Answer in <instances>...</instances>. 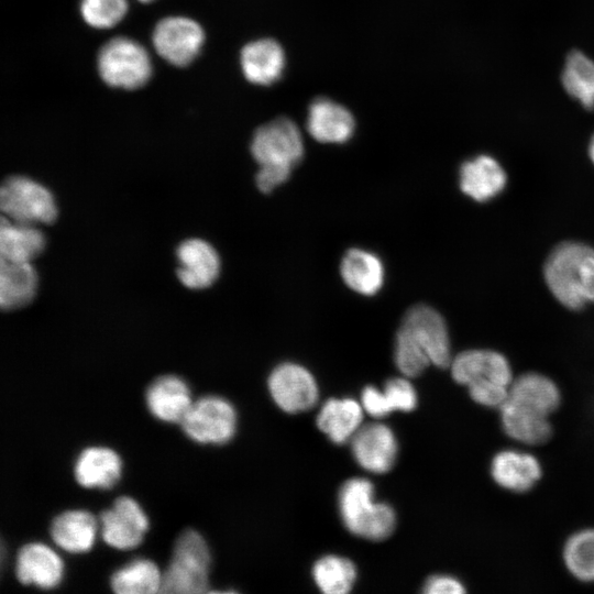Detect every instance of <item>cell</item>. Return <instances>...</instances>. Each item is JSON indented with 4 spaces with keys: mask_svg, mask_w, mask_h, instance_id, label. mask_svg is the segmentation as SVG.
Listing matches in <instances>:
<instances>
[{
    "mask_svg": "<svg viewBox=\"0 0 594 594\" xmlns=\"http://www.w3.org/2000/svg\"><path fill=\"white\" fill-rule=\"evenodd\" d=\"M98 72L107 85L130 90L148 81L152 64L143 45L133 38L118 36L100 48Z\"/></svg>",
    "mask_w": 594,
    "mask_h": 594,
    "instance_id": "277c9868",
    "label": "cell"
},
{
    "mask_svg": "<svg viewBox=\"0 0 594 594\" xmlns=\"http://www.w3.org/2000/svg\"><path fill=\"white\" fill-rule=\"evenodd\" d=\"M361 404L363 409L375 418H382L391 414L383 396V392L374 386H366L362 391Z\"/></svg>",
    "mask_w": 594,
    "mask_h": 594,
    "instance_id": "f35d334b",
    "label": "cell"
},
{
    "mask_svg": "<svg viewBox=\"0 0 594 594\" xmlns=\"http://www.w3.org/2000/svg\"><path fill=\"white\" fill-rule=\"evenodd\" d=\"M340 273L348 287L365 296L375 295L384 283L382 261L362 249H351L344 254Z\"/></svg>",
    "mask_w": 594,
    "mask_h": 594,
    "instance_id": "484cf974",
    "label": "cell"
},
{
    "mask_svg": "<svg viewBox=\"0 0 594 594\" xmlns=\"http://www.w3.org/2000/svg\"><path fill=\"white\" fill-rule=\"evenodd\" d=\"M544 279L557 300L571 310L594 302V250L583 243H561L547 258Z\"/></svg>",
    "mask_w": 594,
    "mask_h": 594,
    "instance_id": "6da1fadb",
    "label": "cell"
},
{
    "mask_svg": "<svg viewBox=\"0 0 594 594\" xmlns=\"http://www.w3.org/2000/svg\"><path fill=\"white\" fill-rule=\"evenodd\" d=\"M312 578L319 590L326 594L350 592L356 579V569L346 558L329 554L316 561Z\"/></svg>",
    "mask_w": 594,
    "mask_h": 594,
    "instance_id": "4dcf8cb0",
    "label": "cell"
},
{
    "mask_svg": "<svg viewBox=\"0 0 594 594\" xmlns=\"http://www.w3.org/2000/svg\"><path fill=\"white\" fill-rule=\"evenodd\" d=\"M36 288L37 275L32 263L0 261V305L3 310L28 305Z\"/></svg>",
    "mask_w": 594,
    "mask_h": 594,
    "instance_id": "83f0119b",
    "label": "cell"
},
{
    "mask_svg": "<svg viewBox=\"0 0 594 594\" xmlns=\"http://www.w3.org/2000/svg\"><path fill=\"white\" fill-rule=\"evenodd\" d=\"M466 387L471 398L485 407L501 408L509 395V386L493 381H479Z\"/></svg>",
    "mask_w": 594,
    "mask_h": 594,
    "instance_id": "d590c367",
    "label": "cell"
},
{
    "mask_svg": "<svg viewBox=\"0 0 594 594\" xmlns=\"http://www.w3.org/2000/svg\"><path fill=\"white\" fill-rule=\"evenodd\" d=\"M268 391L276 405L288 414L312 408L318 400V386L312 374L296 363H283L268 376Z\"/></svg>",
    "mask_w": 594,
    "mask_h": 594,
    "instance_id": "9c48e42d",
    "label": "cell"
},
{
    "mask_svg": "<svg viewBox=\"0 0 594 594\" xmlns=\"http://www.w3.org/2000/svg\"><path fill=\"white\" fill-rule=\"evenodd\" d=\"M150 413L158 420L180 424L193 400L187 383L180 377L166 374L156 377L145 392Z\"/></svg>",
    "mask_w": 594,
    "mask_h": 594,
    "instance_id": "ac0fdd59",
    "label": "cell"
},
{
    "mask_svg": "<svg viewBox=\"0 0 594 594\" xmlns=\"http://www.w3.org/2000/svg\"><path fill=\"white\" fill-rule=\"evenodd\" d=\"M383 396L389 411H411L417 406V393L410 382L404 377L388 380L383 388Z\"/></svg>",
    "mask_w": 594,
    "mask_h": 594,
    "instance_id": "e575fe53",
    "label": "cell"
},
{
    "mask_svg": "<svg viewBox=\"0 0 594 594\" xmlns=\"http://www.w3.org/2000/svg\"><path fill=\"white\" fill-rule=\"evenodd\" d=\"M128 11L127 0H81L84 21L95 29H109L118 24Z\"/></svg>",
    "mask_w": 594,
    "mask_h": 594,
    "instance_id": "836d02e7",
    "label": "cell"
},
{
    "mask_svg": "<svg viewBox=\"0 0 594 594\" xmlns=\"http://www.w3.org/2000/svg\"><path fill=\"white\" fill-rule=\"evenodd\" d=\"M508 399L549 417L559 407L561 394L549 377L539 373H526L512 382Z\"/></svg>",
    "mask_w": 594,
    "mask_h": 594,
    "instance_id": "4316f807",
    "label": "cell"
},
{
    "mask_svg": "<svg viewBox=\"0 0 594 594\" xmlns=\"http://www.w3.org/2000/svg\"><path fill=\"white\" fill-rule=\"evenodd\" d=\"M563 560L570 573L580 581H594V528L572 535L564 544Z\"/></svg>",
    "mask_w": 594,
    "mask_h": 594,
    "instance_id": "1f68e13d",
    "label": "cell"
},
{
    "mask_svg": "<svg viewBox=\"0 0 594 594\" xmlns=\"http://www.w3.org/2000/svg\"><path fill=\"white\" fill-rule=\"evenodd\" d=\"M45 248V237L35 224L6 217L0 227V257L11 262H32Z\"/></svg>",
    "mask_w": 594,
    "mask_h": 594,
    "instance_id": "d4e9b609",
    "label": "cell"
},
{
    "mask_svg": "<svg viewBox=\"0 0 594 594\" xmlns=\"http://www.w3.org/2000/svg\"><path fill=\"white\" fill-rule=\"evenodd\" d=\"M121 469V459L114 450L94 446L78 454L74 464V476L82 487L107 490L117 483Z\"/></svg>",
    "mask_w": 594,
    "mask_h": 594,
    "instance_id": "ffe728a7",
    "label": "cell"
},
{
    "mask_svg": "<svg viewBox=\"0 0 594 594\" xmlns=\"http://www.w3.org/2000/svg\"><path fill=\"white\" fill-rule=\"evenodd\" d=\"M97 520L84 509L65 510L51 522L50 536L54 543L70 553L90 550L95 542Z\"/></svg>",
    "mask_w": 594,
    "mask_h": 594,
    "instance_id": "7402d4cb",
    "label": "cell"
},
{
    "mask_svg": "<svg viewBox=\"0 0 594 594\" xmlns=\"http://www.w3.org/2000/svg\"><path fill=\"white\" fill-rule=\"evenodd\" d=\"M176 256L177 277L187 288H207L219 276V254L209 242L202 239L191 238L183 241L176 250Z\"/></svg>",
    "mask_w": 594,
    "mask_h": 594,
    "instance_id": "4fadbf2b",
    "label": "cell"
},
{
    "mask_svg": "<svg viewBox=\"0 0 594 594\" xmlns=\"http://www.w3.org/2000/svg\"><path fill=\"white\" fill-rule=\"evenodd\" d=\"M394 358L397 369L406 377L420 375L431 364L424 350L402 328L396 334Z\"/></svg>",
    "mask_w": 594,
    "mask_h": 594,
    "instance_id": "d6a6232c",
    "label": "cell"
},
{
    "mask_svg": "<svg viewBox=\"0 0 594 594\" xmlns=\"http://www.w3.org/2000/svg\"><path fill=\"white\" fill-rule=\"evenodd\" d=\"M290 167L280 165H262L256 174V186L264 193H271L276 186L285 183L290 174Z\"/></svg>",
    "mask_w": 594,
    "mask_h": 594,
    "instance_id": "8d00e7d4",
    "label": "cell"
},
{
    "mask_svg": "<svg viewBox=\"0 0 594 594\" xmlns=\"http://www.w3.org/2000/svg\"><path fill=\"white\" fill-rule=\"evenodd\" d=\"M541 472V465L534 455L517 450H503L491 463L493 480L501 487L516 493L532 488Z\"/></svg>",
    "mask_w": 594,
    "mask_h": 594,
    "instance_id": "44dd1931",
    "label": "cell"
},
{
    "mask_svg": "<svg viewBox=\"0 0 594 594\" xmlns=\"http://www.w3.org/2000/svg\"><path fill=\"white\" fill-rule=\"evenodd\" d=\"M211 556L202 536L185 529L176 539L160 593L198 594L209 586Z\"/></svg>",
    "mask_w": 594,
    "mask_h": 594,
    "instance_id": "3957f363",
    "label": "cell"
},
{
    "mask_svg": "<svg viewBox=\"0 0 594 594\" xmlns=\"http://www.w3.org/2000/svg\"><path fill=\"white\" fill-rule=\"evenodd\" d=\"M588 154H590V157L594 164V134L592 135L591 138V141H590V145H588Z\"/></svg>",
    "mask_w": 594,
    "mask_h": 594,
    "instance_id": "ab89813d",
    "label": "cell"
},
{
    "mask_svg": "<svg viewBox=\"0 0 594 594\" xmlns=\"http://www.w3.org/2000/svg\"><path fill=\"white\" fill-rule=\"evenodd\" d=\"M161 584L160 569L152 560L144 558L130 561L110 578V586L118 594L160 593Z\"/></svg>",
    "mask_w": 594,
    "mask_h": 594,
    "instance_id": "f546056e",
    "label": "cell"
},
{
    "mask_svg": "<svg viewBox=\"0 0 594 594\" xmlns=\"http://www.w3.org/2000/svg\"><path fill=\"white\" fill-rule=\"evenodd\" d=\"M102 540L110 547L127 550L140 544L148 528L141 506L129 496H119L99 515Z\"/></svg>",
    "mask_w": 594,
    "mask_h": 594,
    "instance_id": "8fae6325",
    "label": "cell"
},
{
    "mask_svg": "<svg viewBox=\"0 0 594 594\" xmlns=\"http://www.w3.org/2000/svg\"><path fill=\"white\" fill-rule=\"evenodd\" d=\"M422 592L426 594H461L465 592V588L457 578L437 574L426 581Z\"/></svg>",
    "mask_w": 594,
    "mask_h": 594,
    "instance_id": "74e56055",
    "label": "cell"
},
{
    "mask_svg": "<svg viewBox=\"0 0 594 594\" xmlns=\"http://www.w3.org/2000/svg\"><path fill=\"white\" fill-rule=\"evenodd\" d=\"M459 182L466 196L484 202L502 193L506 185V174L494 157L481 154L461 165Z\"/></svg>",
    "mask_w": 594,
    "mask_h": 594,
    "instance_id": "d6986e66",
    "label": "cell"
},
{
    "mask_svg": "<svg viewBox=\"0 0 594 594\" xmlns=\"http://www.w3.org/2000/svg\"><path fill=\"white\" fill-rule=\"evenodd\" d=\"M140 2H144V3H147V2H151L153 0H139Z\"/></svg>",
    "mask_w": 594,
    "mask_h": 594,
    "instance_id": "60d3db41",
    "label": "cell"
},
{
    "mask_svg": "<svg viewBox=\"0 0 594 594\" xmlns=\"http://www.w3.org/2000/svg\"><path fill=\"white\" fill-rule=\"evenodd\" d=\"M180 426L186 436L198 443L223 444L235 433L237 413L227 399L204 396L193 402Z\"/></svg>",
    "mask_w": 594,
    "mask_h": 594,
    "instance_id": "8992f818",
    "label": "cell"
},
{
    "mask_svg": "<svg viewBox=\"0 0 594 594\" xmlns=\"http://www.w3.org/2000/svg\"><path fill=\"white\" fill-rule=\"evenodd\" d=\"M63 570L59 556L42 542L25 543L16 553L15 576L24 585L53 588L61 583Z\"/></svg>",
    "mask_w": 594,
    "mask_h": 594,
    "instance_id": "5bb4252c",
    "label": "cell"
},
{
    "mask_svg": "<svg viewBox=\"0 0 594 594\" xmlns=\"http://www.w3.org/2000/svg\"><path fill=\"white\" fill-rule=\"evenodd\" d=\"M428 355L431 364L444 369L451 363L449 332L442 316L426 305L411 307L400 324Z\"/></svg>",
    "mask_w": 594,
    "mask_h": 594,
    "instance_id": "30bf717a",
    "label": "cell"
},
{
    "mask_svg": "<svg viewBox=\"0 0 594 594\" xmlns=\"http://www.w3.org/2000/svg\"><path fill=\"white\" fill-rule=\"evenodd\" d=\"M449 366L453 380L464 386L479 381H493L506 386L513 382L507 359L492 350L463 351L451 360Z\"/></svg>",
    "mask_w": 594,
    "mask_h": 594,
    "instance_id": "9a60e30c",
    "label": "cell"
},
{
    "mask_svg": "<svg viewBox=\"0 0 594 594\" xmlns=\"http://www.w3.org/2000/svg\"><path fill=\"white\" fill-rule=\"evenodd\" d=\"M505 433L525 444H541L549 440L552 427L548 416L520 406L509 399L499 408Z\"/></svg>",
    "mask_w": 594,
    "mask_h": 594,
    "instance_id": "cb8c5ba5",
    "label": "cell"
},
{
    "mask_svg": "<svg viewBox=\"0 0 594 594\" xmlns=\"http://www.w3.org/2000/svg\"><path fill=\"white\" fill-rule=\"evenodd\" d=\"M354 129L352 113L341 103L318 97L309 105L307 130L316 141L341 144L351 139Z\"/></svg>",
    "mask_w": 594,
    "mask_h": 594,
    "instance_id": "2e32d148",
    "label": "cell"
},
{
    "mask_svg": "<svg viewBox=\"0 0 594 594\" xmlns=\"http://www.w3.org/2000/svg\"><path fill=\"white\" fill-rule=\"evenodd\" d=\"M339 512L345 528L353 535L373 541L388 538L396 526V514L386 503L374 501V486L353 477L339 492Z\"/></svg>",
    "mask_w": 594,
    "mask_h": 594,
    "instance_id": "7a4b0ae2",
    "label": "cell"
},
{
    "mask_svg": "<svg viewBox=\"0 0 594 594\" xmlns=\"http://www.w3.org/2000/svg\"><path fill=\"white\" fill-rule=\"evenodd\" d=\"M561 82L572 99L586 110L594 109V61L584 52L574 50L566 55Z\"/></svg>",
    "mask_w": 594,
    "mask_h": 594,
    "instance_id": "f1b7e54d",
    "label": "cell"
},
{
    "mask_svg": "<svg viewBox=\"0 0 594 594\" xmlns=\"http://www.w3.org/2000/svg\"><path fill=\"white\" fill-rule=\"evenodd\" d=\"M285 53L273 38H258L245 44L240 52V65L248 81L270 86L277 82L284 73Z\"/></svg>",
    "mask_w": 594,
    "mask_h": 594,
    "instance_id": "e0dca14e",
    "label": "cell"
},
{
    "mask_svg": "<svg viewBox=\"0 0 594 594\" xmlns=\"http://www.w3.org/2000/svg\"><path fill=\"white\" fill-rule=\"evenodd\" d=\"M152 42L156 53L174 66L184 67L199 54L205 42L202 28L186 16H167L157 22Z\"/></svg>",
    "mask_w": 594,
    "mask_h": 594,
    "instance_id": "ba28073f",
    "label": "cell"
},
{
    "mask_svg": "<svg viewBox=\"0 0 594 594\" xmlns=\"http://www.w3.org/2000/svg\"><path fill=\"white\" fill-rule=\"evenodd\" d=\"M350 441L355 461L366 471L386 473L395 464L398 443L388 426L378 422L361 426Z\"/></svg>",
    "mask_w": 594,
    "mask_h": 594,
    "instance_id": "7c38bea8",
    "label": "cell"
},
{
    "mask_svg": "<svg viewBox=\"0 0 594 594\" xmlns=\"http://www.w3.org/2000/svg\"><path fill=\"white\" fill-rule=\"evenodd\" d=\"M251 154L262 165L293 168L304 156L302 135L289 118L278 117L258 127L251 141Z\"/></svg>",
    "mask_w": 594,
    "mask_h": 594,
    "instance_id": "52a82bcc",
    "label": "cell"
},
{
    "mask_svg": "<svg viewBox=\"0 0 594 594\" xmlns=\"http://www.w3.org/2000/svg\"><path fill=\"white\" fill-rule=\"evenodd\" d=\"M363 410L352 398H330L317 416V426L332 442L342 444L361 428Z\"/></svg>",
    "mask_w": 594,
    "mask_h": 594,
    "instance_id": "603a6c76",
    "label": "cell"
},
{
    "mask_svg": "<svg viewBox=\"0 0 594 594\" xmlns=\"http://www.w3.org/2000/svg\"><path fill=\"white\" fill-rule=\"evenodd\" d=\"M3 217L23 223H52L57 218L53 194L41 183L21 175L7 178L0 189Z\"/></svg>",
    "mask_w": 594,
    "mask_h": 594,
    "instance_id": "5b68a950",
    "label": "cell"
}]
</instances>
